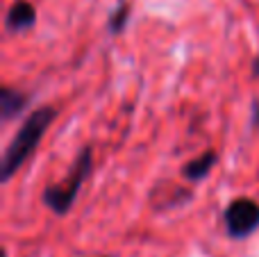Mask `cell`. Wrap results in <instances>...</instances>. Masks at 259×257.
I'll return each instance as SVG.
<instances>
[{"label": "cell", "instance_id": "5b68a950", "mask_svg": "<svg viewBox=\"0 0 259 257\" xmlns=\"http://www.w3.org/2000/svg\"><path fill=\"white\" fill-rule=\"evenodd\" d=\"M216 162H219L216 150H207V153H202L200 157H196V159H191L189 164H184V168H182L184 180H191V182L205 180V178L211 173V168L216 166Z\"/></svg>", "mask_w": 259, "mask_h": 257}, {"label": "cell", "instance_id": "277c9868", "mask_svg": "<svg viewBox=\"0 0 259 257\" xmlns=\"http://www.w3.org/2000/svg\"><path fill=\"white\" fill-rule=\"evenodd\" d=\"M36 23V9L27 0H16L7 12V30L9 32H23L30 30Z\"/></svg>", "mask_w": 259, "mask_h": 257}, {"label": "cell", "instance_id": "8992f818", "mask_svg": "<svg viewBox=\"0 0 259 257\" xmlns=\"http://www.w3.org/2000/svg\"><path fill=\"white\" fill-rule=\"evenodd\" d=\"M25 105H27L25 94H21V91H16V89H9V87L0 89V112H3V121L14 118Z\"/></svg>", "mask_w": 259, "mask_h": 257}, {"label": "cell", "instance_id": "ba28073f", "mask_svg": "<svg viewBox=\"0 0 259 257\" xmlns=\"http://www.w3.org/2000/svg\"><path fill=\"white\" fill-rule=\"evenodd\" d=\"M252 125L259 127V100H255V105H252Z\"/></svg>", "mask_w": 259, "mask_h": 257}, {"label": "cell", "instance_id": "6da1fadb", "mask_svg": "<svg viewBox=\"0 0 259 257\" xmlns=\"http://www.w3.org/2000/svg\"><path fill=\"white\" fill-rule=\"evenodd\" d=\"M57 116V109L46 105V107L32 112L30 116L23 121V125L18 127V132L14 135V139L9 141L7 150L3 155V164H0V180L9 182L14 173H18V168L32 157L36 148H39L44 135L48 132L50 123Z\"/></svg>", "mask_w": 259, "mask_h": 257}, {"label": "cell", "instance_id": "7a4b0ae2", "mask_svg": "<svg viewBox=\"0 0 259 257\" xmlns=\"http://www.w3.org/2000/svg\"><path fill=\"white\" fill-rule=\"evenodd\" d=\"M91 168H94V150L91 146L80 150V155L73 162V168L68 171L66 180L62 185H50L44 191V203L48 209H53L57 217H66L71 212L73 203H75L77 194L82 189V182L91 176Z\"/></svg>", "mask_w": 259, "mask_h": 257}, {"label": "cell", "instance_id": "3957f363", "mask_svg": "<svg viewBox=\"0 0 259 257\" xmlns=\"http://www.w3.org/2000/svg\"><path fill=\"white\" fill-rule=\"evenodd\" d=\"M225 228L232 239H246L259 228V203L252 198H234L225 209Z\"/></svg>", "mask_w": 259, "mask_h": 257}, {"label": "cell", "instance_id": "9c48e42d", "mask_svg": "<svg viewBox=\"0 0 259 257\" xmlns=\"http://www.w3.org/2000/svg\"><path fill=\"white\" fill-rule=\"evenodd\" d=\"M252 75H259V55L255 57V62H252Z\"/></svg>", "mask_w": 259, "mask_h": 257}, {"label": "cell", "instance_id": "52a82bcc", "mask_svg": "<svg viewBox=\"0 0 259 257\" xmlns=\"http://www.w3.org/2000/svg\"><path fill=\"white\" fill-rule=\"evenodd\" d=\"M130 12H132V5L123 0V3L118 5V7L114 9L112 14H109V23H107V27H109V32H112V34H121V32L125 30L127 18H130Z\"/></svg>", "mask_w": 259, "mask_h": 257}]
</instances>
